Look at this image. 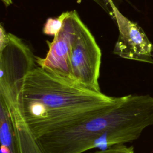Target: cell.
I'll return each instance as SVG.
<instances>
[{"label": "cell", "instance_id": "6da1fadb", "mask_svg": "<svg viewBox=\"0 0 153 153\" xmlns=\"http://www.w3.org/2000/svg\"><path fill=\"white\" fill-rule=\"evenodd\" d=\"M119 97L90 90L36 65L22 79L17 108L38 140L114 105Z\"/></svg>", "mask_w": 153, "mask_h": 153}, {"label": "cell", "instance_id": "ba28073f", "mask_svg": "<svg viewBox=\"0 0 153 153\" xmlns=\"http://www.w3.org/2000/svg\"><path fill=\"white\" fill-rule=\"evenodd\" d=\"M71 11L62 13L57 17H49L47 19L42 32L45 35L55 36L62 29L65 19L71 14Z\"/></svg>", "mask_w": 153, "mask_h": 153}, {"label": "cell", "instance_id": "30bf717a", "mask_svg": "<svg viewBox=\"0 0 153 153\" xmlns=\"http://www.w3.org/2000/svg\"><path fill=\"white\" fill-rule=\"evenodd\" d=\"M99 5L111 18L114 19V13L111 7V2H113L115 5H117L124 0H93Z\"/></svg>", "mask_w": 153, "mask_h": 153}, {"label": "cell", "instance_id": "8992f818", "mask_svg": "<svg viewBox=\"0 0 153 153\" xmlns=\"http://www.w3.org/2000/svg\"><path fill=\"white\" fill-rule=\"evenodd\" d=\"M71 11L51 42L46 41L48 51L44 58L36 57V64L59 75L70 78L69 54L75 34V14ZM71 79V78H70Z\"/></svg>", "mask_w": 153, "mask_h": 153}, {"label": "cell", "instance_id": "5b68a950", "mask_svg": "<svg viewBox=\"0 0 153 153\" xmlns=\"http://www.w3.org/2000/svg\"><path fill=\"white\" fill-rule=\"evenodd\" d=\"M119 35L113 53L121 58L153 64V44L136 23L129 20L112 2Z\"/></svg>", "mask_w": 153, "mask_h": 153}, {"label": "cell", "instance_id": "7a4b0ae2", "mask_svg": "<svg viewBox=\"0 0 153 153\" xmlns=\"http://www.w3.org/2000/svg\"><path fill=\"white\" fill-rule=\"evenodd\" d=\"M152 125L153 96L128 94L90 117L38 140L44 153H84L135 140Z\"/></svg>", "mask_w": 153, "mask_h": 153}, {"label": "cell", "instance_id": "277c9868", "mask_svg": "<svg viewBox=\"0 0 153 153\" xmlns=\"http://www.w3.org/2000/svg\"><path fill=\"white\" fill-rule=\"evenodd\" d=\"M101 57L94 36L76 12L75 34L69 54L70 78L90 90L100 91Z\"/></svg>", "mask_w": 153, "mask_h": 153}, {"label": "cell", "instance_id": "3957f363", "mask_svg": "<svg viewBox=\"0 0 153 153\" xmlns=\"http://www.w3.org/2000/svg\"><path fill=\"white\" fill-rule=\"evenodd\" d=\"M36 56L20 38L8 33V40L0 47V101L6 106L20 148L27 149L36 139L19 115V89L26 74L36 65Z\"/></svg>", "mask_w": 153, "mask_h": 153}, {"label": "cell", "instance_id": "7c38bea8", "mask_svg": "<svg viewBox=\"0 0 153 153\" xmlns=\"http://www.w3.org/2000/svg\"><path fill=\"white\" fill-rule=\"evenodd\" d=\"M1 1L6 7H8L12 4V0H1Z\"/></svg>", "mask_w": 153, "mask_h": 153}, {"label": "cell", "instance_id": "9c48e42d", "mask_svg": "<svg viewBox=\"0 0 153 153\" xmlns=\"http://www.w3.org/2000/svg\"><path fill=\"white\" fill-rule=\"evenodd\" d=\"M89 153H135L133 146H127L125 144L117 145L105 150L97 149Z\"/></svg>", "mask_w": 153, "mask_h": 153}, {"label": "cell", "instance_id": "52a82bcc", "mask_svg": "<svg viewBox=\"0 0 153 153\" xmlns=\"http://www.w3.org/2000/svg\"><path fill=\"white\" fill-rule=\"evenodd\" d=\"M1 153H21L8 110L0 101Z\"/></svg>", "mask_w": 153, "mask_h": 153}, {"label": "cell", "instance_id": "8fae6325", "mask_svg": "<svg viewBox=\"0 0 153 153\" xmlns=\"http://www.w3.org/2000/svg\"><path fill=\"white\" fill-rule=\"evenodd\" d=\"M8 40V33L6 32L2 23L0 26V47H2Z\"/></svg>", "mask_w": 153, "mask_h": 153}]
</instances>
